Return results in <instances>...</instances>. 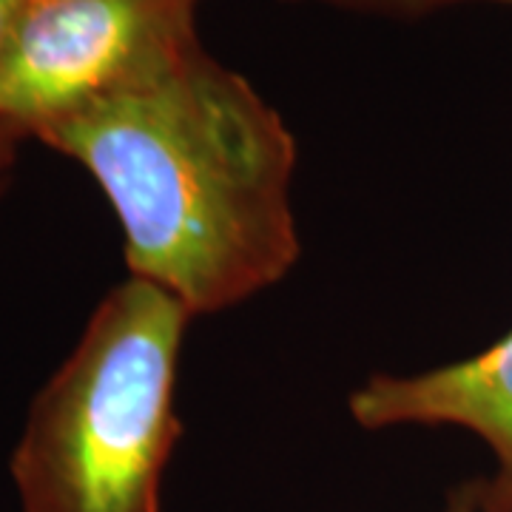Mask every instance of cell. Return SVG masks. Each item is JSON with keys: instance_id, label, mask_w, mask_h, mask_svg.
I'll return each instance as SVG.
<instances>
[{"instance_id": "2", "label": "cell", "mask_w": 512, "mask_h": 512, "mask_svg": "<svg viewBox=\"0 0 512 512\" xmlns=\"http://www.w3.org/2000/svg\"><path fill=\"white\" fill-rule=\"evenodd\" d=\"M191 319L180 299L140 276L103 296L29 407L9 464L23 512H163Z\"/></svg>"}, {"instance_id": "3", "label": "cell", "mask_w": 512, "mask_h": 512, "mask_svg": "<svg viewBox=\"0 0 512 512\" xmlns=\"http://www.w3.org/2000/svg\"><path fill=\"white\" fill-rule=\"evenodd\" d=\"M200 0H23L0 49V123L35 137L165 72L194 46Z\"/></svg>"}, {"instance_id": "1", "label": "cell", "mask_w": 512, "mask_h": 512, "mask_svg": "<svg viewBox=\"0 0 512 512\" xmlns=\"http://www.w3.org/2000/svg\"><path fill=\"white\" fill-rule=\"evenodd\" d=\"M35 137L100 185L123 228L128 276L168 291L194 319L274 288L299 259L291 128L202 46Z\"/></svg>"}, {"instance_id": "7", "label": "cell", "mask_w": 512, "mask_h": 512, "mask_svg": "<svg viewBox=\"0 0 512 512\" xmlns=\"http://www.w3.org/2000/svg\"><path fill=\"white\" fill-rule=\"evenodd\" d=\"M18 137V131H12V128L0 123V174H3L6 165L12 163V151H15V140H18Z\"/></svg>"}, {"instance_id": "5", "label": "cell", "mask_w": 512, "mask_h": 512, "mask_svg": "<svg viewBox=\"0 0 512 512\" xmlns=\"http://www.w3.org/2000/svg\"><path fill=\"white\" fill-rule=\"evenodd\" d=\"M325 3H345V6H387V9H424V6H441L456 0H325ZM493 3H510L512 0H493Z\"/></svg>"}, {"instance_id": "4", "label": "cell", "mask_w": 512, "mask_h": 512, "mask_svg": "<svg viewBox=\"0 0 512 512\" xmlns=\"http://www.w3.org/2000/svg\"><path fill=\"white\" fill-rule=\"evenodd\" d=\"M365 430L458 427L490 447L495 476L484 512H512V333L493 348L421 373H379L348 399Z\"/></svg>"}, {"instance_id": "6", "label": "cell", "mask_w": 512, "mask_h": 512, "mask_svg": "<svg viewBox=\"0 0 512 512\" xmlns=\"http://www.w3.org/2000/svg\"><path fill=\"white\" fill-rule=\"evenodd\" d=\"M20 6H23V0H0V49H3V43L9 37L12 23L18 18Z\"/></svg>"}]
</instances>
